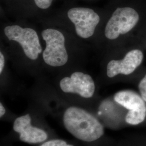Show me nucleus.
Wrapping results in <instances>:
<instances>
[{
    "label": "nucleus",
    "instance_id": "nucleus-1",
    "mask_svg": "<svg viewBox=\"0 0 146 146\" xmlns=\"http://www.w3.org/2000/svg\"><path fill=\"white\" fill-rule=\"evenodd\" d=\"M146 23V6L134 1L115 8L105 24L104 35L110 42L120 39L129 41Z\"/></svg>",
    "mask_w": 146,
    "mask_h": 146
},
{
    "label": "nucleus",
    "instance_id": "nucleus-2",
    "mask_svg": "<svg viewBox=\"0 0 146 146\" xmlns=\"http://www.w3.org/2000/svg\"><path fill=\"white\" fill-rule=\"evenodd\" d=\"M63 121L68 132L81 141H96L104 134V126L99 121L86 110L77 107L66 110Z\"/></svg>",
    "mask_w": 146,
    "mask_h": 146
},
{
    "label": "nucleus",
    "instance_id": "nucleus-3",
    "mask_svg": "<svg viewBox=\"0 0 146 146\" xmlns=\"http://www.w3.org/2000/svg\"><path fill=\"white\" fill-rule=\"evenodd\" d=\"M145 49L135 37L128 42L121 58H112L106 64V75L109 78L118 75L129 76L142 68Z\"/></svg>",
    "mask_w": 146,
    "mask_h": 146
},
{
    "label": "nucleus",
    "instance_id": "nucleus-4",
    "mask_svg": "<svg viewBox=\"0 0 146 146\" xmlns=\"http://www.w3.org/2000/svg\"><path fill=\"white\" fill-rule=\"evenodd\" d=\"M41 34L46 43L42 54L44 62L52 67L64 66L68 62V54L62 33L55 29L48 28L43 30Z\"/></svg>",
    "mask_w": 146,
    "mask_h": 146
},
{
    "label": "nucleus",
    "instance_id": "nucleus-5",
    "mask_svg": "<svg viewBox=\"0 0 146 146\" xmlns=\"http://www.w3.org/2000/svg\"><path fill=\"white\" fill-rule=\"evenodd\" d=\"M6 37L17 42L27 58L35 61L42 52V48L36 31L31 28H23L18 25L8 26L4 29Z\"/></svg>",
    "mask_w": 146,
    "mask_h": 146
},
{
    "label": "nucleus",
    "instance_id": "nucleus-6",
    "mask_svg": "<svg viewBox=\"0 0 146 146\" xmlns=\"http://www.w3.org/2000/svg\"><path fill=\"white\" fill-rule=\"evenodd\" d=\"M67 16L74 24L76 34L84 39L94 35L101 21L99 14L87 7L72 8L67 11Z\"/></svg>",
    "mask_w": 146,
    "mask_h": 146
},
{
    "label": "nucleus",
    "instance_id": "nucleus-7",
    "mask_svg": "<svg viewBox=\"0 0 146 146\" xmlns=\"http://www.w3.org/2000/svg\"><path fill=\"white\" fill-rule=\"evenodd\" d=\"M60 87L64 93L78 94L86 99L92 98L95 90L92 76L81 72H75L70 77L63 78L60 82Z\"/></svg>",
    "mask_w": 146,
    "mask_h": 146
},
{
    "label": "nucleus",
    "instance_id": "nucleus-8",
    "mask_svg": "<svg viewBox=\"0 0 146 146\" xmlns=\"http://www.w3.org/2000/svg\"><path fill=\"white\" fill-rule=\"evenodd\" d=\"M29 114L17 117L14 122V131L20 134V140L28 143H39L47 140V134L40 128L32 126Z\"/></svg>",
    "mask_w": 146,
    "mask_h": 146
},
{
    "label": "nucleus",
    "instance_id": "nucleus-9",
    "mask_svg": "<svg viewBox=\"0 0 146 146\" xmlns=\"http://www.w3.org/2000/svg\"><path fill=\"white\" fill-rule=\"evenodd\" d=\"M114 100L116 103L128 110L135 112L146 110V102L140 94L131 90H121L115 93Z\"/></svg>",
    "mask_w": 146,
    "mask_h": 146
},
{
    "label": "nucleus",
    "instance_id": "nucleus-10",
    "mask_svg": "<svg viewBox=\"0 0 146 146\" xmlns=\"http://www.w3.org/2000/svg\"><path fill=\"white\" fill-rule=\"evenodd\" d=\"M138 89L142 98L146 102V72L139 82Z\"/></svg>",
    "mask_w": 146,
    "mask_h": 146
},
{
    "label": "nucleus",
    "instance_id": "nucleus-11",
    "mask_svg": "<svg viewBox=\"0 0 146 146\" xmlns=\"http://www.w3.org/2000/svg\"><path fill=\"white\" fill-rule=\"evenodd\" d=\"M136 37L146 49V23L137 33Z\"/></svg>",
    "mask_w": 146,
    "mask_h": 146
},
{
    "label": "nucleus",
    "instance_id": "nucleus-12",
    "mask_svg": "<svg viewBox=\"0 0 146 146\" xmlns=\"http://www.w3.org/2000/svg\"><path fill=\"white\" fill-rule=\"evenodd\" d=\"M34 3L37 7L43 10H46L50 7L53 0H34Z\"/></svg>",
    "mask_w": 146,
    "mask_h": 146
},
{
    "label": "nucleus",
    "instance_id": "nucleus-13",
    "mask_svg": "<svg viewBox=\"0 0 146 146\" xmlns=\"http://www.w3.org/2000/svg\"><path fill=\"white\" fill-rule=\"evenodd\" d=\"M41 146H74L67 144L66 141L62 140H52L43 143Z\"/></svg>",
    "mask_w": 146,
    "mask_h": 146
},
{
    "label": "nucleus",
    "instance_id": "nucleus-14",
    "mask_svg": "<svg viewBox=\"0 0 146 146\" xmlns=\"http://www.w3.org/2000/svg\"><path fill=\"white\" fill-rule=\"evenodd\" d=\"M5 66V58L2 54V52H0V74H1Z\"/></svg>",
    "mask_w": 146,
    "mask_h": 146
},
{
    "label": "nucleus",
    "instance_id": "nucleus-15",
    "mask_svg": "<svg viewBox=\"0 0 146 146\" xmlns=\"http://www.w3.org/2000/svg\"><path fill=\"white\" fill-rule=\"evenodd\" d=\"M5 113V110L2 103L0 104V117H2Z\"/></svg>",
    "mask_w": 146,
    "mask_h": 146
}]
</instances>
